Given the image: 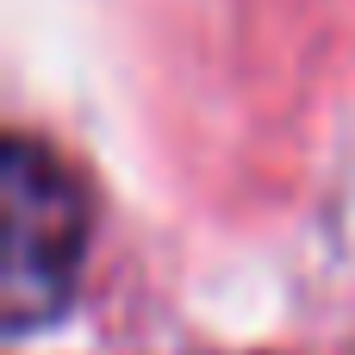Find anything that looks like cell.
Returning a JSON list of instances; mask_svg holds the SVG:
<instances>
[{
    "instance_id": "cell-1",
    "label": "cell",
    "mask_w": 355,
    "mask_h": 355,
    "mask_svg": "<svg viewBox=\"0 0 355 355\" xmlns=\"http://www.w3.org/2000/svg\"><path fill=\"white\" fill-rule=\"evenodd\" d=\"M6 200V250H0V324L12 337L50 331L81 287L87 262V193L81 181L25 131L6 137L0 156Z\"/></svg>"
}]
</instances>
